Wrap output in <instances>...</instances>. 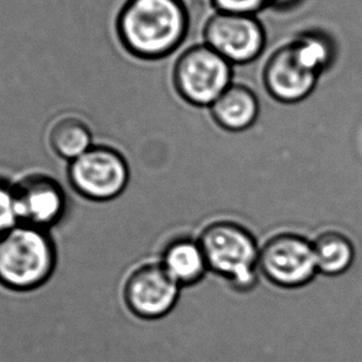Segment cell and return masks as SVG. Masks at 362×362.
Instances as JSON below:
<instances>
[{
  "mask_svg": "<svg viewBox=\"0 0 362 362\" xmlns=\"http://www.w3.org/2000/svg\"><path fill=\"white\" fill-rule=\"evenodd\" d=\"M189 25L182 0H128L117 19V33L132 55L159 60L182 44Z\"/></svg>",
  "mask_w": 362,
  "mask_h": 362,
  "instance_id": "1",
  "label": "cell"
},
{
  "mask_svg": "<svg viewBox=\"0 0 362 362\" xmlns=\"http://www.w3.org/2000/svg\"><path fill=\"white\" fill-rule=\"evenodd\" d=\"M55 267V250L44 230L18 225L0 236V283L30 291L45 283Z\"/></svg>",
  "mask_w": 362,
  "mask_h": 362,
  "instance_id": "2",
  "label": "cell"
},
{
  "mask_svg": "<svg viewBox=\"0 0 362 362\" xmlns=\"http://www.w3.org/2000/svg\"><path fill=\"white\" fill-rule=\"evenodd\" d=\"M199 242L209 269L226 278L240 292L255 287L259 251L251 232L236 222H214L202 231Z\"/></svg>",
  "mask_w": 362,
  "mask_h": 362,
  "instance_id": "3",
  "label": "cell"
},
{
  "mask_svg": "<svg viewBox=\"0 0 362 362\" xmlns=\"http://www.w3.org/2000/svg\"><path fill=\"white\" fill-rule=\"evenodd\" d=\"M233 66L205 42L187 47L176 60L173 81L189 105L210 107L233 83Z\"/></svg>",
  "mask_w": 362,
  "mask_h": 362,
  "instance_id": "4",
  "label": "cell"
},
{
  "mask_svg": "<svg viewBox=\"0 0 362 362\" xmlns=\"http://www.w3.org/2000/svg\"><path fill=\"white\" fill-rule=\"evenodd\" d=\"M204 42L232 66L257 60L266 47L264 26L256 16L215 11L204 26Z\"/></svg>",
  "mask_w": 362,
  "mask_h": 362,
  "instance_id": "5",
  "label": "cell"
},
{
  "mask_svg": "<svg viewBox=\"0 0 362 362\" xmlns=\"http://www.w3.org/2000/svg\"><path fill=\"white\" fill-rule=\"evenodd\" d=\"M69 177L81 195L90 200L106 202L126 189L129 169L118 151L108 146H92L71 161Z\"/></svg>",
  "mask_w": 362,
  "mask_h": 362,
  "instance_id": "6",
  "label": "cell"
},
{
  "mask_svg": "<svg viewBox=\"0 0 362 362\" xmlns=\"http://www.w3.org/2000/svg\"><path fill=\"white\" fill-rule=\"evenodd\" d=\"M258 269L278 287H303L317 273L313 243L294 233L272 237L259 251Z\"/></svg>",
  "mask_w": 362,
  "mask_h": 362,
  "instance_id": "7",
  "label": "cell"
},
{
  "mask_svg": "<svg viewBox=\"0 0 362 362\" xmlns=\"http://www.w3.org/2000/svg\"><path fill=\"white\" fill-rule=\"evenodd\" d=\"M180 286L161 264H146L133 272L124 287L127 305L138 317L159 319L175 307Z\"/></svg>",
  "mask_w": 362,
  "mask_h": 362,
  "instance_id": "8",
  "label": "cell"
},
{
  "mask_svg": "<svg viewBox=\"0 0 362 362\" xmlns=\"http://www.w3.org/2000/svg\"><path fill=\"white\" fill-rule=\"evenodd\" d=\"M319 76L307 70L297 60L289 44L281 46L267 60L263 83L272 98L284 105H294L310 96Z\"/></svg>",
  "mask_w": 362,
  "mask_h": 362,
  "instance_id": "9",
  "label": "cell"
},
{
  "mask_svg": "<svg viewBox=\"0 0 362 362\" xmlns=\"http://www.w3.org/2000/svg\"><path fill=\"white\" fill-rule=\"evenodd\" d=\"M16 211L23 225L44 230L60 220L65 195L60 185L46 176H30L14 189Z\"/></svg>",
  "mask_w": 362,
  "mask_h": 362,
  "instance_id": "10",
  "label": "cell"
},
{
  "mask_svg": "<svg viewBox=\"0 0 362 362\" xmlns=\"http://www.w3.org/2000/svg\"><path fill=\"white\" fill-rule=\"evenodd\" d=\"M212 119L228 132L246 131L259 116V101L255 90L232 83L210 107Z\"/></svg>",
  "mask_w": 362,
  "mask_h": 362,
  "instance_id": "11",
  "label": "cell"
},
{
  "mask_svg": "<svg viewBox=\"0 0 362 362\" xmlns=\"http://www.w3.org/2000/svg\"><path fill=\"white\" fill-rule=\"evenodd\" d=\"M161 266L180 287L200 282L209 269L200 242L190 238L171 242L163 253Z\"/></svg>",
  "mask_w": 362,
  "mask_h": 362,
  "instance_id": "12",
  "label": "cell"
},
{
  "mask_svg": "<svg viewBox=\"0 0 362 362\" xmlns=\"http://www.w3.org/2000/svg\"><path fill=\"white\" fill-rule=\"evenodd\" d=\"M317 272L325 276H340L351 267L355 251L351 241L340 232L322 233L313 242Z\"/></svg>",
  "mask_w": 362,
  "mask_h": 362,
  "instance_id": "13",
  "label": "cell"
},
{
  "mask_svg": "<svg viewBox=\"0 0 362 362\" xmlns=\"http://www.w3.org/2000/svg\"><path fill=\"white\" fill-rule=\"evenodd\" d=\"M50 146L57 156L75 160L92 148V134L85 122L77 117H62L51 127Z\"/></svg>",
  "mask_w": 362,
  "mask_h": 362,
  "instance_id": "14",
  "label": "cell"
},
{
  "mask_svg": "<svg viewBox=\"0 0 362 362\" xmlns=\"http://www.w3.org/2000/svg\"><path fill=\"white\" fill-rule=\"evenodd\" d=\"M289 46L297 60L317 76L332 66L335 56L332 39L317 31L303 33L291 41Z\"/></svg>",
  "mask_w": 362,
  "mask_h": 362,
  "instance_id": "15",
  "label": "cell"
},
{
  "mask_svg": "<svg viewBox=\"0 0 362 362\" xmlns=\"http://www.w3.org/2000/svg\"><path fill=\"white\" fill-rule=\"evenodd\" d=\"M18 222L14 189L0 182V236L18 226Z\"/></svg>",
  "mask_w": 362,
  "mask_h": 362,
  "instance_id": "16",
  "label": "cell"
},
{
  "mask_svg": "<svg viewBox=\"0 0 362 362\" xmlns=\"http://www.w3.org/2000/svg\"><path fill=\"white\" fill-rule=\"evenodd\" d=\"M211 4L216 11L257 16V13L268 6V0H211Z\"/></svg>",
  "mask_w": 362,
  "mask_h": 362,
  "instance_id": "17",
  "label": "cell"
},
{
  "mask_svg": "<svg viewBox=\"0 0 362 362\" xmlns=\"http://www.w3.org/2000/svg\"><path fill=\"white\" fill-rule=\"evenodd\" d=\"M302 1L303 0H268V6H272L277 11H288L300 4Z\"/></svg>",
  "mask_w": 362,
  "mask_h": 362,
  "instance_id": "18",
  "label": "cell"
}]
</instances>
